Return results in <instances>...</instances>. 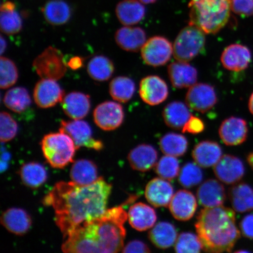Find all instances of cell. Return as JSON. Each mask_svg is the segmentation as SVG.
Here are the masks:
<instances>
[{"mask_svg": "<svg viewBox=\"0 0 253 253\" xmlns=\"http://www.w3.org/2000/svg\"><path fill=\"white\" fill-rule=\"evenodd\" d=\"M64 91L55 80L42 79L37 82L34 90V99L41 109H48L61 103Z\"/></svg>", "mask_w": 253, "mask_h": 253, "instance_id": "obj_12", "label": "cell"}, {"mask_svg": "<svg viewBox=\"0 0 253 253\" xmlns=\"http://www.w3.org/2000/svg\"><path fill=\"white\" fill-rule=\"evenodd\" d=\"M128 213L122 207L107 210L102 216L82 224L65 237L62 251L71 253H115L122 251Z\"/></svg>", "mask_w": 253, "mask_h": 253, "instance_id": "obj_2", "label": "cell"}, {"mask_svg": "<svg viewBox=\"0 0 253 253\" xmlns=\"http://www.w3.org/2000/svg\"><path fill=\"white\" fill-rule=\"evenodd\" d=\"M219 134L221 141L228 146L242 144L248 137V124L244 119L231 117L221 123Z\"/></svg>", "mask_w": 253, "mask_h": 253, "instance_id": "obj_16", "label": "cell"}, {"mask_svg": "<svg viewBox=\"0 0 253 253\" xmlns=\"http://www.w3.org/2000/svg\"><path fill=\"white\" fill-rule=\"evenodd\" d=\"M175 251L179 253H197L203 250L198 236L190 232H183L177 237Z\"/></svg>", "mask_w": 253, "mask_h": 253, "instance_id": "obj_42", "label": "cell"}, {"mask_svg": "<svg viewBox=\"0 0 253 253\" xmlns=\"http://www.w3.org/2000/svg\"><path fill=\"white\" fill-rule=\"evenodd\" d=\"M197 163H189L179 172L178 181L183 187L190 188L199 184L203 179V172Z\"/></svg>", "mask_w": 253, "mask_h": 253, "instance_id": "obj_39", "label": "cell"}, {"mask_svg": "<svg viewBox=\"0 0 253 253\" xmlns=\"http://www.w3.org/2000/svg\"><path fill=\"white\" fill-rule=\"evenodd\" d=\"M172 186L166 179L154 178L147 183L145 196L147 201L156 208L167 207L173 196Z\"/></svg>", "mask_w": 253, "mask_h": 253, "instance_id": "obj_18", "label": "cell"}, {"mask_svg": "<svg viewBox=\"0 0 253 253\" xmlns=\"http://www.w3.org/2000/svg\"><path fill=\"white\" fill-rule=\"evenodd\" d=\"M93 119L96 125L103 130L112 131L119 128L124 121V110L121 104L107 101L96 107Z\"/></svg>", "mask_w": 253, "mask_h": 253, "instance_id": "obj_10", "label": "cell"}, {"mask_svg": "<svg viewBox=\"0 0 253 253\" xmlns=\"http://www.w3.org/2000/svg\"><path fill=\"white\" fill-rule=\"evenodd\" d=\"M139 94L144 103L157 106L167 99L169 87L166 82L158 76H148L140 82Z\"/></svg>", "mask_w": 253, "mask_h": 253, "instance_id": "obj_14", "label": "cell"}, {"mask_svg": "<svg viewBox=\"0 0 253 253\" xmlns=\"http://www.w3.org/2000/svg\"><path fill=\"white\" fill-rule=\"evenodd\" d=\"M3 101L8 109L17 113H24L31 104L29 92L23 87H16L8 90Z\"/></svg>", "mask_w": 253, "mask_h": 253, "instance_id": "obj_37", "label": "cell"}, {"mask_svg": "<svg viewBox=\"0 0 253 253\" xmlns=\"http://www.w3.org/2000/svg\"><path fill=\"white\" fill-rule=\"evenodd\" d=\"M18 125L12 116L7 112L0 115V137L2 142H7L13 139L18 132Z\"/></svg>", "mask_w": 253, "mask_h": 253, "instance_id": "obj_43", "label": "cell"}, {"mask_svg": "<svg viewBox=\"0 0 253 253\" xmlns=\"http://www.w3.org/2000/svg\"><path fill=\"white\" fill-rule=\"evenodd\" d=\"M18 79V69L14 62L6 57L1 56L0 59V87L2 89H7L13 86Z\"/></svg>", "mask_w": 253, "mask_h": 253, "instance_id": "obj_40", "label": "cell"}, {"mask_svg": "<svg viewBox=\"0 0 253 253\" xmlns=\"http://www.w3.org/2000/svg\"><path fill=\"white\" fill-rule=\"evenodd\" d=\"M242 235L246 238L253 240V214L246 215L240 223Z\"/></svg>", "mask_w": 253, "mask_h": 253, "instance_id": "obj_47", "label": "cell"}, {"mask_svg": "<svg viewBox=\"0 0 253 253\" xmlns=\"http://www.w3.org/2000/svg\"><path fill=\"white\" fill-rule=\"evenodd\" d=\"M229 197L234 211L245 213L253 210V189L245 183H237L230 189Z\"/></svg>", "mask_w": 253, "mask_h": 253, "instance_id": "obj_33", "label": "cell"}, {"mask_svg": "<svg viewBox=\"0 0 253 253\" xmlns=\"http://www.w3.org/2000/svg\"><path fill=\"white\" fill-rule=\"evenodd\" d=\"M160 147L163 153L167 156L181 157L187 151L188 141L182 134L169 132L161 138Z\"/></svg>", "mask_w": 253, "mask_h": 253, "instance_id": "obj_36", "label": "cell"}, {"mask_svg": "<svg viewBox=\"0 0 253 253\" xmlns=\"http://www.w3.org/2000/svg\"><path fill=\"white\" fill-rule=\"evenodd\" d=\"M84 59L80 56H74L67 62V66L72 70L77 71L84 65Z\"/></svg>", "mask_w": 253, "mask_h": 253, "instance_id": "obj_48", "label": "cell"}, {"mask_svg": "<svg viewBox=\"0 0 253 253\" xmlns=\"http://www.w3.org/2000/svg\"><path fill=\"white\" fill-rule=\"evenodd\" d=\"M189 24L200 28L207 34H215L228 23L230 0H191Z\"/></svg>", "mask_w": 253, "mask_h": 253, "instance_id": "obj_4", "label": "cell"}, {"mask_svg": "<svg viewBox=\"0 0 253 253\" xmlns=\"http://www.w3.org/2000/svg\"><path fill=\"white\" fill-rule=\"evenodd\" d=\"M145 8L138 0H122L116 6V14L125 26H131L140 23L145 17Z\"/></svg>", "mask_w": 253, "mask_h": 253, "instance_id": "obj_26", "label": "cell"}, {"mask_svg": "<svg viewBox=\"0 0 253 253\" xmlns=\"http://www.w3.org/2000/svg\"><path fill=\"white\" fill-rule=\"evenodd\" d=\"M42 14L47 23L54 26L67 23L71 17V9L63 0H50L44 5Z\"/></svg>", "mask_w": 253, "mask_h": 253, "instance_id": "obj_31", "label": "cell"}, {"mask_svg": "<svg viewBox=\"0 0 253 253\" xmlns=\"http://www.w3.org/2000/svg\"><path fill=\"white\" fill-rule=\"evenodd\" d=\"M195 228L204 251L209 253L230 252L240 237L235 211L223 205L202 210Z\"/></svg>", "mask_w": 253, "mask_h": 253, "instance_id": "obj_3", "label": "cell"}, {"mask_svg": "<svg viewBox=\"0 0 253 253\" xmlns=\"http://www.w3.org/2000/svg\"><path fill=\"white\" fill-rule=\"evenodd\" d=\"M205 125L202 120L197 117L191 116L182 128L183 132L193 134L201 133L204 130Z\"/></svg>", "mask_w": 253, "mask_h": 253, "instance_id": "obj_45", "label": "cell"}, {"mask_svg": "<svg viewBox=\"0 0 253 253\" xmlns=\"http://www.w3.org/2000/svg\"><path fill=\"white\" fill-rule=\"evenodd\" d=\"M122 252L124 253H147L151 252V251L145 243L140 240H135L128 243Z\"/></svg>", "mask_w": 253, "mask_h": 253, "instance_id": "obj_46", "label": "cell"}, {"mask_svg": "<svg viewBox=\"0 0 253 253\" xmlns=\"http://www.w3.org/2000/svg\"><path fill=\"white\" fill-rule=\"evenodd\" d=\"M128 219L132 228L143 232L151 229L155 225L157 216L153 208L139 202L129 208Z\"/></svg>", "mask_w": 253, "mask_h": 253, "instance_id": "obj_24", "label": "cell"}, {"mask_svg": "<svg viewBox=\"0 0 253 253\" xmlns=\"http://www.w3.org/2000/svg\"><path fill=\"white\" fill-rule=\"evenodd\" d=\"M118 46L126 51L137 52L147 41V35L140 27L125 26L120 28L115 34Z\"/></svg>", "mask_w": 253, "mask_h": 253, "instance_id": "obj_21", "label": "cell"}, {"mask_svg": "<svg viewBox=\"0 0 253 253\" xmlns=\"http://www.w3.org/2000/svg\"><path fill=\"white\" fill-rule=\"evenodd\" d=\"M215 175L227 185L236 184L245 175V169L241 160L232 155H224L213 166Z\"/></svg>", "mask_w": 253, "mask_h": 253, "instance_id": "obj_13", "label": "cell"}, {"mask_svg": "<svg viewBox=\"0 0 253 253\" xmlns=\"http://www.w3.org/2000/svg\"><path fill=\"white\" fill-rule=\"evenodd\" d=\"M188 107L187 104L179 101L168 104L163 112L166 125L175 129L183 128L192 116Z\"/></svg>", "mask_w": 253, "mask_h": 253, "instance_id": "obj_28", "label": "cell"}, {"mask_svg": "<svg viewBox=\"0 0 253 253\" xmlns=\"http://www.w3.org/2000/svg\"><path fill=\"white\" fill-rule=\"evenodd\" d=\"M1 40H0V46H1V53L2 54L3 53L5 52L6 47H7V42H6V41L4 39L2 36H1Z\"/></svg>", "mask_w": 253, "mask_h": 253, "instance_id": "obj_49", "label": "cell"}, {"mask_svg": "<svg viewBox=\"0 0 253 253\" xmlns=\"http://www.w3.org/2000/svg\"><path fill=\"white\" fill-rule=\"evenodd\" d=\"M135 84L131 79L126 77L114 78L109 85L111 96L117 102L126 103L135 93Z\"/></svg>", "mask_w": 253, "mask_h": 253, "instance_id": "obj_38", "label": "cell"}, {"mask_svg": "<svg viewBox=\"0 0 253 253\" xmlns=\"http://www.w3.org/2000/svg\"><path fill=\"white\" fill-rule=\"evenodd\" d=\"M192 156L195 162L202 168L213 167L222 157V150L217 142L204 141L193 150Z\"/></svg>", "mask_w": 253, "mask_h": 253, "instance_id": "obj_27", "label": "cell"}, {"mask_svg": "<svg viewBox=\"0 0 253 253\" xmlns=\"http://www.w3.org/2000/svg\"><path fill=\"white\" fill-rule=\"evenodd\" d=\"M168 73L172 86L177 88L191 87L198 80L197 69L188 62L178 61L170 63Z\"/></svg>", "mask_w": 253, "mask_h": 253, "instance_id": "obj_20", "label": "cell"}, {"mask_svg": "<svg viewBox=\"0 0 253 253\" xmlns=\"http://www.w3.org/2000/svg\"><path fill=\"white\" fill-rule=\"evenodd\" d=\"M59 131L68 134L72 139L77 150L83 147L96 151L102 150L103 148V142L93 137L90 126L83 120H62Z\"/></svg>", "mask_w": 253, "mask_h": 253, "instance_id": "obj_8", "label": "cell"}, {"mask_svg": "<svg viewBox=\"0 0 253 253\" xmlns=\"http://www.w3.org/2000/svg\"><path fill=\"white\" fill-rule=\"evenodd\" d=\"M173 52L171 42L161 36L151 38L141 49L142 58L145 64L153 67L166 65L171 58Z\"/></svg>", "mask_w": 253, "mask_h": 253, "instance_id": "obj_9", "label": "cell"}, {"mask_svg": "<svg viewBox=\"0 0 253 253\" xmlns=\"http://www.w3.org/2000/svg\"><path fill=\"white\" fill-rule=\"evenodd\" d=\"M70 176L72 182L82 186L92 184L99 178L96 164L86 159L75 161L71 168Z\"/></svg>", "mask_w": 253, "mask_h": 253, "instance_id": "obj_30", "label": "cell"}, {"mask_svg": "<svg viewBox=\"0 0 253 253\" xmlns=\"http://www.w3.org/2000/svg\"><path fill=\"white\" fill-rule=\"evenodd\" d=\"M67 66L61 50L52 46L47 47L33 62V68L39 77L55 81L64 77Z\"/></svg>", "mask_w": 253, "mask_h": 253, "instance_id": "obj_7", "label": "cell"}, {"mask_svg": "<svg viewBox=\"0 0 253 253\" xmlns=\"http://www.w3.org/2000/svg\"><path fill=\"white\" fill-rule=\"evenodd\" d=\"M0 11V28L2 33L8 36L20 33L23 28V21L16 11L14 3L9 1L2 3Z\"/></svg>", "mask_w": 253, "mask_h": 253, "instance_id": "obj_32", "label": "cell"}, {"mask_svg": "<svg viewBox=\"0 0 253 253\" xmlns=\"http://www.w3.org/2000/svg\"><path fill=\"white\" fill-rule=\"evenodd\" d=\"M63 112L73 120H81L86 117L91 107L90 96L79 91H73L63 97Z\"/></svg>", "mask_w": 253, "mask_h": 253, "instance_id": "obj_23", "label": "cell"}, {"mask_svg": "<svg viewBox=\"0 0 253 253\" xmlns=\"http://www.w3.org/2000/svg\"><path fill=\"white\" fill-rule=\"evenodd\" d=\"M139 1L141 2L142 4H152V3L156 2L157 0H139Z\"/></svg>", "mask_w": 253, "mask_h": 253, "instance_id": "obj_52", "label": "cell"}, {"mask_svg": "<svg viewBox=\"0 0 253 253\" xmlns=\"http://www.w3.org/2000/svg\"><path fill=\"white\" fill-rule=\"evenodd\" d=\"M41 144L47 162L54 169H63L74 161L77 149L68 134L61 131L47 134Z\"/></svg>", "mask_w": 253, "mask_h": 253, "instance_id": "obj_5", "label": "cell"}, {"mask_svg": "<svg viewBox=\"0 0 253 253\" xmlns=\"http://www.w3.org/2000/svg\"><path fill=\"white\" fill-rule=\"evenodd\" d=\"M158 153L154 147L141 144L132 149L128 155V160L132 169L141 172H146L156 166Z\"/></svg>", "mask_w": 253, "mask_h": 253, "instance_id": "obj_25", "label": "cell"}, {"mask_svg": "<svg viewBox=\"0 0 253 253\" xmlns=\"http://www.w3.org/2000/svg\"><path fill=\"white\" fill-rule=\"evenodd\" d=\"M179 163L176 157L166 156L161 158L157 163L156 172L161 178L172 181L179 174Z\"/></svg>", "mask_w": 253, "mask_h": 253, "instance_id": "obj_41", "label": "cell"}, {"mask_svg": "<svg viewBox=\"0 0 253 253\" xmlns=\"http://www.w3.org/2000/svg\"><path fill=\"white\" fill-rule=\"evenodd\" d=\"M169 208L170 213L176 220H189L194 216L197 211V199L191 192L179 190L173 195Z\"/></svg>", "mask_w": 253, "mask_h": 253, "instance_id": "obj_17", "label": "cell"}, {"mask_svg": "<svg viewBox=\"0 0 253 253\" xmlns=\"http://www.w3.org/2000/svg\"><path fill=\"white\" fill-rule=\"evenodd\" d=\"M20 175L24 184L33 189L40 188L47 178L45 168L41 164L34 162L24 164L20 169Z\"/></svg>", "mask_w": 253, "mask_h": 253, "instance_id": "obj_34", "label": "cell"}, {"mask_svg": "<svg viewBox=\"0 0 253 253\" xmlns=\"http://www.w3.org/2000/svg\"><path fill=\"white\" fill-rule=\"evenodd\" d=\"M249 109L250 112L253 115V92L252 94L251 97H250L249 101Z\"/></svg>", "mask_w": 253, "mask_h": 253, "instance_id": "obj_50", "label": "cell"}, {"mask_svg": "<svg viewBox=\"0 0 253 253\" xmlns=\"http://www.w3.org/2000/svg\"><path fill=\"white\" fill-rule=\"evenodd\" d=\"M185 102L190 109L204 113L212 109L217 102L216 91L207 84H196L189 87Z\"/></svg>", "mask_w": 253, "mask_h": 253, "instance_id": "obj_11", "label": "cell"}, {"mask_svg": "<svg viewBox=\"0 0 253 253\" xmlns=\"http://www.w3.org/2000/svg\"><path fill=\"white\" fill-rule=\"evenodd\" d=\"M252 53L248 47L241 44H232L223 50L221 62L227 70L233 72L245 71L252 61Z\"/></svg>", "mask_w": 253, "mask_h": 253, "instance_id": "obj_15", "label": "cell"}, {"mask_svg": "<svg viewBox=\"0 0 253 253\" xmlns=\"http://www.w3.org/2000/svg\"><path fill=\"white\" fill-rule=\"evenodd\" d=\"M232 11L242 17L253 15V0H230Z\"/></svg>", "mask_w": 253, "mask_h": 253, "instance_id": "obj_44", "label": "cell"}, {"mask_svg": "<svg viewBox=\"0 0 253 253\" xmlns=\"http://www.w3.org/2000/svg\"><path fill=\"white\" fill-rule=\"evenodd\" d=\"M199 204L204 208H213L222 206L226 195L224 186L216 179L207 180L199 186L197 191Z\"/></svg>", "mask_w": 253, "mask_h": 253, "instance_id": "obj_19", "label": "cell"}, {"mask_svg": "<svg viewBox=\"0 0 253 253\" xmlns=\"http://www.w3.org/2000/svg\"><path fill=\"white\" fill-rule=\"evenodd\" d=\"M1 223L9 232L22 236L30 229L32 219L29 214L23 209L12 208L2 213Z\"/></svg>", "mask_w": 253, "mask_h": 253, "instance_id": "obj_22", "label": "cell"}, {"mask_svg": "<svg viewBox=\"0 0 253 253\" xmlns=\"http://www.w3.org/2000/svg\"><path fill=\"white\" fill-rule=\"evenodd\" d=\"M112 189L103 178L85 186L59 182L43 198V204L54 210L56 226L65 238L77 227L105 212Z\"/></svg>", "mask_w": 253, "mask_h": 253, "instance_id": "obj_1", "label": "cell"}, {"mask_svg": "<svg viewBox=\"0 0 253 253\" xmlns=\"http://www.w3.org/2000/svg\"><path fill=\"white\" fill-rule=\"evenodd\" d=\"M87 71L89 77L98 82L109 80L115 72L113 62L106 56H94L88 62Z\"/></svg>", "mask_w": 253, "mask_h": 253, "instance_id": "obj_35", "label": "cell"}, {"mask_svg": "<svg viewBox=\"0 0 253 253\" xmlns=\"http://www.w3.org/2000/svg\"><path fill=\"white\" fill-rule=\"evenodd\" d=\"M247 160H248L250 166L253 169V152L248 155V157H247Z\"/></svg>", "mask_w": 253, "mask_h": 253, "instance_id": "obj_51", "label": "cell"}, {"mask_svg": "<svg viewBox=\"0 0 253 253\" xmlns=\"http://www.w3.org/2000/svg\"><path fill=\"white\" fill-rule=\"evenodd\" d=\"M205 33L195 25L189 24L176 37L173 46V55L178 61H192L203 51L206 43Z\"/></svg>", "mask_w": 253, "mask_h": 253, "instance_id": "obj_6", "label": "cell"}, {"mask_svg": "<svg viewBox=\"0 0 253 253\" xmlns=\"http://www.w3.org/2000/svg\"><path fill=\"white\" fill-rule=\"evenodd\" d=\"M148 237L157 248L167 249L175 244L178 237L175 227L172 224L161 221L152 227Z\"/></svg>", "mask_w": 253, "mask_h": 253, "instance_id": "obj_29", "label": "cell"}]
</instances>
